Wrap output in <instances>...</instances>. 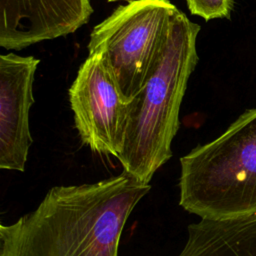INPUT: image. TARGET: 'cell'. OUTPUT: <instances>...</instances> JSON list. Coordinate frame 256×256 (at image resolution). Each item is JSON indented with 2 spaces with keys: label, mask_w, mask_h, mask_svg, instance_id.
<instances>
[{
  "label": "cell",
  "mask_w": 256,
  "mask_h": 256,
  "mask_svg": "<svg viewBox=\"0 0 256 256\" xmlns=\"http://www.w3.org/2000/svg\"><path fill=\"white\" fill-rule=\"evenodd\" d=\"M69 102L81 141L93 152L118 157L128 121L129 102L103 59L89 54L69 89Z\"/></svg>",
  "instance_id": "5"
},
{
  "label": "cell",
  "mask_w": 256,
  "mask_h": 256,
  "mask_svg": "<svg viewBox=\"0 0 256 256\" xmlns=\"http://www.w3.org/2000/svg\"><path fill=\"white\" fill-rule=\"evenodd\" d=\"M150 189L124 171L52 187L36 209L0 225V256H118L124 226Z\"/></svg>",
  "instance_id": "1"
},
{
  "label": "cell",
  "mask_w": 256,
  "mask_h": 256,
  "mask_svg": "<svg viewBox=\"0 0 256 256\" xmlns=\"http://www.w3.org/2000/svg\"><path fill=\"white\" fill-rule=\"evenodd\" d=\"M178 11L169 0H133L92 29L89 54L103 59L128 102L163 56Z\"/></svg>",
  "instance_id": "4"
},
{
  "label": "cell",
  "mask_w": 256,
  "mask_h": 256,
  "mask_svg": "<svg viewBox=\"0 0 256 256\" xmlns=\"http://www.w3.org/2000/svg\"><path fill=\"white\" fill-rule=\"evenodd\" d=\"M108 2H117V1H127V2H131L133 0H107Z\"/></svg>",
  "instance_id": "10"
},
{
  "label": "cell",
  "mask_w": 256,
  "mask_h": 256,
  "mask_svg": "<svg viewBox=\"0 0 256 256\" xmlns=\"http://www.w3.org/2000/svg\"><path fill=\"white\" fill-rule=\"evenodd\" d=\"M200 26L180 10L166 49L142 89L129 102L124 145L117 157L123 171L149 184L172 156L171 143L179 127V112L188 80L198 61Z\"/></svg>",
  "instance_id": "2"
},
{
  "label": "cell",
  "mask_w": 256,
  "mask_h": 256,
  "mask_svg": "<svg viewBox=\"0 0 256 256\" xmlns=\"http://www.w3.org/2000/svg\"><path fill=\"white\" fill-rule=\"evenodd\" d=\"M179 205L201 219L256 213V108L180 158Z\"/></svg>",
  "instance_id": "3"
},
{
  "label": "cell",
  "mask_w": 256,
  "mask_h": 256,
  "mask_svg": "<svg viewBox=\"0 0 256 256\" xmlns=\"http://www.w3.org/2000/svg\"><path fill=\"white\" fill-rule=\"evenodd\" d=\"M39 59L14 53L0 56V168L23 172L33 142L29 111Z\"/></svg>",
  "instance_id": "6"
},
{
  "label": "cell",
  "mask_w": 256,
  "mask_h": 256,
  "mask_svg": "<svg viewBox=\"0 0 256 256\" xmlns=\"http://www.w3.org/2000/svg\"><path fill=\"white\" fill-rule=\"evenodd\" d=\"M92 12L90 0H0V46L21 50L67 36Z\"/></svg>",
  "instance_id": "7"
},
{
  "label": "cell",
  "mask_w": 256,
  "mask_h": 256,
  "mask_svg": "<svg viewBox=\"0 0 256 256\" xmlns=\"http://www.w3.org/2000/svg\"><path fill=\"white\" fill-rule=\"evenodd\" d=\"M191 14L205 20L215 18H229L234 0H186Z\"/></svg>",
  "instance_id": "9"
},
{
  "label": "cell",
  "mask_w": 256,
  "mask_h": 256,
  "mask_svg": "<svg viewBox=\"0 0 256 256\" xmlns=\"http://www.w3.org/2000/svg\"><path fill=\"white\" fill-rule=\"evenodd\" d=\"M187 230V241L176 256H256V213L201 219Z\"/></svg>",
  "instance_id": "8"
}]
</instances>
